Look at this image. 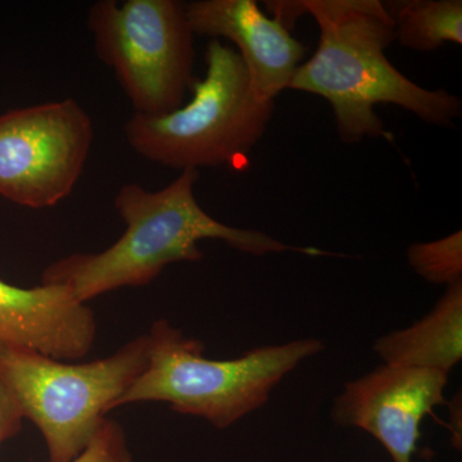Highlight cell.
Returning a JSON list of instances; mask_svg holds the SVG:
<instances>
[{"label":"cell","mask_w":462,"mask_h":462,"mask_svg":"<svg viewBox=\"0 0 462 462\" xmlns=\"http://www.w3.org/2000/svg\"><path fill=\"white\" fill-rule=\"evenodd\" d=\"M320 42L314 56L298 67L289 89L306 91L330 103L345 143L391 138L375 106L396 105L428 124L451 126L462 102L443 89H425L389 62L385 50L394 25L379 0H302Z\"/></svg>","instance_id":"6da1fadb"},{"label":"cell","mask_w":462,"mask_h":462,"mask_svg":"<svg viewBox=\"0 0 462 462\" xmlns=\"http://www.w3.org/2000/svg\"><path fill=\"white\" fill-rule=\"evenodd\" d=\"M199 170H182L163 189L152 191L126 184L115 197V209L126 229L111 247L97 254H72L51 263L42 284L62 285L76 300H88L125 287L148 285L169 264L197 263L199 243L223 240L229 247L254 254L298 252L324 256L327 252L294 247L263 231L239 229L207 214L194 196Z\"/></svg>","instance_id":"7a4b0ae2"},{"label":"cell","mask_w":462,"mask_h":462,"mask_svg":"<svg viewBox=\"0 0 462 462\" xmlns=\"http://www.w3.org/2000/svg\"><path fill=\"white\" fill-rule=\"evenodd\" d=\"M149 361L144 372L114 404L166 402L173 411L199 416L226 430L263 407L289 373L325 348L306 338L263 346L233 360H209L199 340L185 337L167 320L148 333Z\"/></svg>","instance_id":"3957f363"},{"label":"cell","mask_w":462,"mask_h":462,"mask_svg":"<svg viewBox=\"0 0 462 462\" xmlns=\"http://www.w3.org/2000/svg\"><path fill=\"white\" fill-rule=\"evenodd\" d=\"M206 76L191 84L193 98L169 114H134L125 125L130 147L152 162L178 170L240 166L260 142L273 102L254 96L238 51L212 39Z\"/></svg>","instance_id":"277c9868"},{"label":"cell","mask_w":462,"mask_h":462,"mask_svg":"<svg viewBox=\"0 0 462 462\" xmlns=\"http://www.w3.org/2000/svg\"><path fill=\"white\" fill-rule=\"evenodd\" d=\"M148 361V333L109 357L87 364H66L32 349L0 346V379L23 418L41 430L50 462H71L87 448Z\"/></svg>","instance_id":"5b68a950"},{"label":"cell","mask_w":462,"mask_h":462,"mask_svg":"<svg viewBox=\"0 0 462 462\" xmlns=\"http://www.w3.org/2000/svg\"><path fill=\"white\" fill-rule=\"evenodd\" d=\"M99 60L114 69L135 114L181 107L193 84V36L178 0H99L87 20Z\"/></svg>","instance_id":"8992f818"},{"label":"cell","mask_w":462,"mask_h":462,"mask_svg":"<svg viewBox=\"0 0 462 462\" xmlns=\"http://www.w3.org/2000/svg\"><path fill=\"white\" fill-rule=\"evenodd\" d=\"M90 116L75 99L0 116V196L30 208L67 199L93 143Z\"/></svg>","instance_id":"52a82bcc"},{"label":"cell","mask_w":462,"mask_h":462,"mask_svg":"<svg viewBox=\"0 0 462 462\" xmlns=\"http://www.w3.org/2000/svg\"><path fill=\"white\" fill-rule=\"evenodd\" d=\"M449 374L421 367L383 364L346 383L334 400L331 419L357 428L382 443L393 462H412L421 437L422 419L448 404Z\"/></svg>","instance_id":"ba28073f"},{"label":"cell","mask_w":462,"mask_h":462,"mask_svg":"<svg viewBox=\"0 0 462 462\" xmlns=\"http://www.w3.org/2000/svg\"><path fill=\"white\" fill-rule=\"evenodd\" d=\"M194 35L225 38L238 48L252 91L263 102L288 89L306 48L254 0H197L185 5Z\"/></svg>","instance_id":"9c48e42d"},{"label":"cell","mask_w":462,"mask_h":462,"mask_svg":"<svg viewBox=\"0 0 462 462\" xmlns=\"http://www.w3.org/2000/svg\"><path fill=\"white\" fill-rule=\"evenodd\" d=\"M97 320L62 285L20 288L0 281V346L32 349L54 360L89 354Z\"/></svg>","instance_id":"30bf717a"},{"label":"cell","mask_w":462,"mask_h":462,"mask_svg":"<svg viewBox=\"0 0 462 462\" xmlns=\"http://www.w3.org/2000/svg\"><path fill=\"white\" fill-rule=\"evenodd\" d=\"M374 351L384 364L451 373L462 358V281L421 320L376 339Z\"/></svg>","instance_id":"8fae6325"},{"label":"cell","mask_w":462,"mask_h":462,"mask_svg":"<svg viewBox=\"0 0 462 462\" xmlns=\"http://www.w3.org/2000/svg\"><path fill=\"white\" fill-rule=\"evenodd\" d=\"M394 39L407 50L433 51L446 42L462 44L461 0H406L385 5Z\"/></svg>","instance_id":"7c38bea8"},{"label":"cell","mask_w":462,"mask_h":462,"mask_svg":"<svg viewBox=\"0 0 462 462\" xmlns=\"http://www.w3.org/2000/svg\"><path fill=\"white\" fill-rule=\"evenodd\" d=\"M413 272L431 284L449 285L462 281V233L434 242L415 243L407 249Z\"/></svg>","instance_id":"4fadbf2b"},{"label":"cell","mask_w":462,"mask_h":462,"mask_svg":"<svg viewBox=\"0 0 462 462\" xmlns=\"http://www.w3.org/2000/svg\"><path fill=\"white\" fill-rule=\"evenodd\" d=\"M71 462H133L123 427L106 419L87 448Z\"/></svg>","instance_id":"5bb4252c"},{"label":"cell","mask_w":462,"mask_h":462,"mask_svg":"<svg viewBox=\"0 0 462 462\" xmlns=\"http://www.w3.org/2000/svg\"><path fill=\"white\" fill-rule=\"evenodd\" d=\"M23 419L16 400L0 379V446L20 433Z\"/></svg>","instance_id":"9a60e30c"}]
</instances>
